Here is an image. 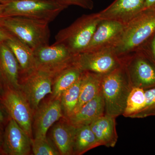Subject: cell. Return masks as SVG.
Wrapping results in <instances>:
<instances>
[{
	"instance_id": "d6986e66",
	"label": "cell",
	"mask_w": 155,
	"mask_h": 155,
	"mask_svg": "<svg viewBox=\"0 0 155 155\" xmlns=\"http://www.w3.org/2000/svg\"><path fill=\"white\" fill-rule=\"evenodd\" d=\"M5 43L18 61L20 67V77L35 69L33 51L28 45L14 35Z\"/></svg>"
},
{
	"instance_id": "f546056e",
	"label": "cell",
	"mask_w": 155,
	"mask_h": 155,
	"mask_svg": "<svg viewBox=\"0 0 155 155\" xmlns=\"http://www.w3.org/2000/svg\"><path fill=\"white\" fill-rule=\"evenodd\" d=\"M12 36L10 32L0 26V43L5 42Z\"/></svg>"
},
{
	"instance_id": "5b68a950",
	"label": "cell",
	"mask_w": 155,
	"mask_h": 155,
	"mask_svg": "<svg viewBox=\"0 0 155 155\" xmlns=\"http://www.w3.org/2000/svg\"><path fill=\"white\" fill-rule=\"evenodd\" d=\"M3 6L1 17L19 16L48 23L68 8L56 0H17Z\"/></svg>"
},
{
	"instance_id": "cb8c5ba5",
	"label": "cell",
	"mask_w": 155,
	"mask_h": 155,
	"mask_svg": "<svg viewBox=\"0 0 155 155\" xmlns=\"http://www.w3.org/2000/svg\"><path fill=\"white\" fill-rule=\"evenodd\" d=\"M145 102V90L133 87L127 97L126 107L122 116L127 118H132L134 115L143 107Z\"/></svg>"
},
{
	"instance_id": "2e32d148",
	"label": "cell",
	"mask_w": 155,
	"mask_h": 155,
	"mask_svg": "<svg viewBox=\"0 0 155 155\" xmlns=\"http://www.w3.org/2000/svg\"><path fill=\"white\" fill-rule=\"evenodd\" d=\"M105 114L104 100L101 90L94 98L84 104L78 110L66 118L75 126L90 125Z\"/></svg>"
},
{
	"instance_id": "6da1fadb",
	"label": "cell",
	"mask_w": 155,
	"mask_h": 155,
	"mask_svg": "<svg viewBox=\"0 0 155 155\" xmlns=\"http://www.w3.org/2000/svg\"><path fill=\"white\" fill-rule=\"evenodd\" d=\"M155 33V8L143 9L125 25L114 48L119 58L140 48Z\"/></svg>"
},
{
	"instance_id": "8fae6325",
	"label": "cell",
	"mask_w": 155,
	"mask_h": 155,
	"mask_svg": "<svg viewBox=\"0 0 155 155\" xmlns=\"http://www.w3.org/2000/svg\"><path fill=\"white\" fill-rule=\"evenodd\" d=\"M63 117L64 113L60 99L51 97L48 101L40 104L33 113V138L46 137L50 127Z\"/></svg>"
},
{
	"instance_id": "4dcf8cb0",
	"label": "cell",
	"mask_w": 155,
	"mask_h": 155,
	"mask_svg": "<svg viewBox=\"0 0 155 155\" xmlns=\"http://www.w3.org/2000/svg\"><path fill=\"white\" fill-rule=\"evenodd\" d=\"M150 8H155V0H146L143 10Z\"/></svg>"
},
{
	"instance_id": "ffe728a7",
	"label": "cell",
	"mask_w": 155,
	"mask_h": 155,
	"mask_svg": "<svg viewBox=\"0 0 155 155\" xmlns=\"http://www.w3.org/2000/svg\"><path fill=\"white\" fill-rule=\"evenodd\" d=\"M103 75L93 72H83L79 99L72 114L78 110L84 104L94 98L99 93L101 90Z\"/></svg>"
},
{
	"instance_id": "8992f818",
	"label": "cell",
	"mask_w": 155,
	"mask_h": 155,
	"mask_svg": "<svg viewBox=\"0 0 155 155\" xmlns=\"http://www.w3.org/2000/svg\"><path fill=\"white\" fill-rule=\"evenodd\" d=\"M120 58L132 88L155 87V64L144 51L138 49Z\"/></svg>"
},
{
	"instance_id": "4316f807",
	"label": "cell",
	"mask_w": 155,
	"mask_h": 155,
	"mask_svg": "<svg viewBox=\"0 0 155 155\" xmlns=\"http://www.w3.org/2000/svg\"><path fill=\"white\" fill-rule=\"evenodd\" d=\"M62 5L67 6H76L87 10H92L94 4L92 0H56Z\"/></svg>"
},
{
	"instance_id": "1f68e13d",
	"label": "cell",
	"mask_w": 155,
	"mask_h": 155,
	"mask_svg": "<svg viewBox=\"0 0 155 155\" xmlns=\"http://www.w3.org/2000/svg\"><path fill=\"white\" fill-rule=\"evenodd\" d=\"M5 86H4L2 80L1 76H0V96L2 97V95L4 91H5Z\"/></svg>"
},
{
	"instance_id": "484cf974",
	"label": "cell",
	"mask_w": 155,
	"mask_h": 155,
	"mask_svg": "<svg viewBox=\"0 0 155 155\" xmlns=\"http://www.w3.org/2000/svg\"><path fill=\"white\" fill-rule=\"evenodd\" d=\"M145 102L143 107L132 118H144L155 116V87L145 90Z\"/></svg>"
},
{
	"instance_id": "d590c367",
	"label": "cell",
	"mask_w": 155,
	"mask_h": 155,
	"mask_svg": "<svg viewBox=\"0 0 155 155\" xmlns=\"http://www.w3.org/2000/svg\"><path fill=\"white\" fill-rule=\"evenodd\" d=\"M2 154V153H1V150H0V155Z\"/></svg>"
},
{
	"instance_id": "d6a6232c",
	"label": "cell",
	"mask_w": 155,
	"mask_h": 155,
	"mask_svg": "<svg viewBox=\"0 0 155 155\" xmlns=\"http://www.w3.org/2000/svg\"><path fill=\"white\" fill-rule=\"evenodd\" d=\"M17 0H0V5H5Z\"/></svg>"
},
{
	"instance_id": "277c9868",
	"label": "cell",
	"mask_w": 155,
	"mask_h": 155,
	"mask_svg": "<svg viewBox=\"0 0 155 155\" xmlns=\"http://www.w3.org/2000/svg\"><path fill=\"white\" fill-rule=\"evenodd\" d=\"M101 20L97 13L83 14L69 26L60 30L56 35L54 44L63 45L74 55L83 52Z\"/></svg>"
},
{
	"instance_id": "4fadbf2b",
	"label": "cell",
	"mask_w": 155,
	"mask_h": 155,
	"mask_svg": "<svg viewBox=\"0 0 155 155\" xmlns=\"http://www.w3.org/2000/svg\"><path fill=\"white\" fill-rule=\"evenodd\" d=\"M124 27L125 25L114 20L101 19L91 40L83 52L114 48L119 41Z\"/></svg>"
},
{
	"instance_id": "83f0119b",
	"label": "cell",
	"mask_w": 155,
	"mask_h": 155,
	"mask_svg": "<svg viewBox=\"0 0 155 155\" xmlns=\"http://www.w3.org/2000/svg\"><path fill=\"white\" fill-rule=\"evenodd\" d=\"M139 49L144 51L155 64V33Z\"/></svg>"
},
{
	"instance_id": "44dd1931",
	"label": "cell",
	"mask_w": 155,
	"mask_h": 155,
	"mask_svg": "<svg viewBox=\"0 0 155 155\" xmlns=\"http://www.w3.org/2000/svg\"><path fill=\"white\" fill-rule=\"evenodd\" d=\"M83 72L72 64L58 73L54 78L51 97L60 99L63 92L80 78Z\"/></svg>"
},
{
	"instance_id": "9c48e42d",
	"label": "cell",
	"mask_w": 155,
	"mask_h": 155,
	"mask_svg": "<svg viewBox=\"0 0 155 155\" xmlns=\"http://www.w3.org/2000/svg\"><path fill=\"white\" fill-rule=\"evenodd\" d=\"M35 69L53 73L55 75L72 65L76 55L62 44H53L33 51Z\"/></svg>"
},
{
	"instance_id": "e575fe53",
	"label": "cell",
	"mask_w": 155,
	"mask_h": 155,
	"mask_svg": "<svg viewBox=\"0 0 155 155\" xmlns=\"http://www.w3.org/2000/svg\"><path fill=\"white\" fill-rule=\"evenodd\" d=\"M3 7H4L3 5H0V17H2V14Z\"/></svg>"
},
{
	"instance_id": "9a60e30c",
	"label": "cell",
	"mask_w": 155,
	"mask_h": 155,
	"mask_svg": "<svg viewBox=\"0 0 155 155\" xmlns=\"http://www.w3.org/2000/svg\"><path fill=\"white\" fill-rule=\"evenodd\" d=\"M0 76L5 88L19 91L20 70L18 61L5 43H0Z\"/></svg>"
},
{
	"instance_id": "52a82bcc",
	"label": "cell",
	"mask_w": 155,
	"mask_h": 155,
	"mask_svg": "<svg viewBox=\"0 0 155 155\" xmlns=\"http://www.w3.org/2000/svg\"><path fill=\"white\" fill-rule=\"evenodd\" d=\"M55 76L51 72L35 69L20 77L19 91L28 101L33 113L42 100L47 95L52 94Z\"/></svg>"
},
{
	"instance_id": "836d02e7",
	"label": "cell",
	"mask_w": 155,
	"mask_h": 155,
	"mask_svg": "<svg viewBox=\"0 0 155 155\" xmlns=\"http://www.w3.org/2000/svg\"><path fill=\"white\" fill-rule=\"evenodd\" d=\"M4 129L2 127H0V150H1V143H2V136Z\"/></svg>"
},
{
	"instance_id": "e0dca14e",
	"label": "cell",
	"mask_w": 155,
	"mask_h": 155,
	"mask_svg": "<svg viewBox=\"0 0 155 155\" xmlns=\"http://www.w3.org/2000/svg\"><path fill=\"white\" fill-rule=\"evenodd\" d=\"M76 126L65 117L52 129V140L61 155H73V147Z\"/></svg>"
},
{
	"instance_id": "7c38bea8",
	"label": "cell",
	"mask_w": 155,
	"mask_h": 155,
	"mask_svg": "<svg viewBox=\"0 0 155 155\" xmlns=\"http://www.w3.org/2000/svg\"><path fill=\"white\" fill-rule=\"evenodd\" d=\"M32 138L12 118L4 128L1 143L2 154L28 155L31 149Z\"/></svg>"
},
{
	"instance_id": "d4e9b609",
	"label": "cell",
	"mask_w": 155,
	"mask_h": 155,
	"mask_svg": "<svg viewBox=\"0 0 155 155\" xmlns=\"http://www.w3.org/2000/svg\"><path fill=\"white\" fill-rule=\"evenodd\" d=\"M31 149L35 155H60L52 141L47 137L33 138L31 141Z\"/></svg>"
},
{
	"instance_id": "7402d4cb",
	"label": "cell",
	"mask_w": 155,
	"mask_h": 155,
	"mask_svg": "<svg viewBox=\"0 0 155 155\" xmlns=\"http://www.w3.org/2000/svg\"><path fill=\"white\" fill-rule=\"evenodd\" d=\"M73 155L83 154L89 150L101 146L89 125L76 126Z\"/></svg>"
},
{
	"instance_id": "7a4b0ae2",
	"label": "cell",
	"mask_w": 155,
	"mask_h": 155,
	"mask_svg": "<svg viewBox=\"0 0 155 155\" xmlns=\"http://www.w3.org/2000/svg\"><path fill=\"white\" fill-rule=\"evenodd\" d=\"M48 22L28 17H0V26L28 45L33 51L48 45L50 30Z\"/></svg>"
},
{
	"instance_id": "603a6c76",
	"label": "cell",
	"mask_w": 155,
	"mask_h": 155,
	"mask_svg": "<svg viewBox=\"0 0 155 155\" xmlns=\"http://www.w3.org/2000/svg\"><path fill=\"white\" fill-rule=\"evenodd\" d=\"M81 76L73 85L63 92L60 98L62 110L65 118H68L72 115L78 102L81 83Z\"/></svg>"
},
{
	"instance_id": "f1b7e54d",
	"label": "cell",
	"mask_w": 155,
	"mask_h": 155,
	"mask_svg": "<svg viewBox=\"0 0 155 155\" xmlns=\"http://www.w3.org/2000/svg\"><path fill=\"white\" fill-rule=\"evenodd\" d=\"M10 118L11 117L3 104L2 97L0 96V127L4 129L3 127L4 126L5 127Z\"/></svg>"
},
{
	"instance_id": "ba28073f",
	"label": "cell",
	"mask_w": 155,
	"mask_h": 155,
	"mask_svg": "<svg viewBox=\"0 0 155 155\" xmlns=\"http://www.w3.org/2000/svg\"><path fill=\"white\" fill-rule=\"evenodd\" d=\"M72 64L83 72L104 75L122 65L113 48L84 52L74 57Z\"/></svg>"
},
{
	"instance_id": "5bb4252c",
	"label": "cell",
	"mask_w": 155,
	"mask_h": 155,
	"mask_svg": "<svg viewBox=\"0 0 155 155\" xmlns=\"http://www.w3.org/2000/svg\"><path fill=\"white\" fill-rule=\"evenodd\" d=\"M146 0H115L97 13L101 19L116 21L125 25L141 12Z\"/></svg>"
},
{
	"instance_id": "30bf717a",
	"label": "cell",
	"mask_w": 155,
	"mask_h": 155,
	"mask_svg": "<svg viewBox=\"0 0 155 155\" xmlns=\"http://www.w3.org/2000/svg\"><path fill=\"white\" fill-rule=\"evenodd\" d=\"M3 104L10 117L33 138V112L24 96L19 90L5 87L2 96Z\"/></svg>"
},
{
	"instance_id": "3957f363",
	"label": "cell",
	"mask_w": 155,
	"mask_h": 155,
	"mask_svg": "<svg viewBox=\"0 0 155 155\" xmlns=\"http://www.w3.org/2000/svg\"><path fill=\"white\" fill-rule=\"evenodd\" d=\"M132 88L122 65L103 75L101 91L104 100L105 114L116 118L122 115Z\"/></svg>"
},
{
	"instance_id": "ac0fdd59",
	"label": "cell",
	"mask_w": 155,
	"mask_h": 155,
	"mask_svg": "<svg viewBox=\"0 0 155 155\" xmlns=\"http://www.w3.org/2000/svg\"><path fill=\"white\" fill-rule=\"evenodd\" d=\"M116 118L107 114L101 116L90 125L101 146L114 147L118 141Z\"/></svg>"
}]
</instances>
